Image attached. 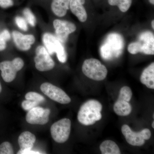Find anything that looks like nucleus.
Returning <instances> with one entry per match:
<instances>
[{"label":"nucleus","mask_w":154,"mask_h":154,"mask_svg":"<svg viewBox=\"0 0 154 154\" xmlns=\"http://www.w3.org/2000/svg\"><path fill=\"white\" fill-rule=\"evenodd\" d=\"M42 41L50 55L56 54L59 61L64 63L67 60V54L62 43L51 33H45L42 36Z\"/></svg>","instance_id":"obj_5"},{"label":"nucleus","mask_w":154,"mask_h":154,"mask_svg":"<svg viewBox=\"0 0 154 154\" xmlns=\"http://www.w3.org/2000/svg\"><path fill=\"white\" fill-rule=\"evenodd\" d=\"M152 27L153 29H154V20H153L152 22Z\"/></svg>","instance_id":"obj_32"},{"label":"nucleus","mask_w":154,"mask_h":154,"mask_svg":"<svg viewBox=\"0 0 154 154\" xmlns=\"http://www.w3.org/2000/svg\"><path fill=\"white\" fill-rule=\"evenodd\" d=\"M149 2L152 4V5H154V0H149Z\"/></svg>","instance_id":"obj_30"},{"label":"nucleus","mask_w":154,"mask_h":154,"mask_svg":"<svg viewBox=\"0 0 154 154\" xmlns=\"http://www.w3.org/2000/svg\"><path fill=\"white\" fill-rule=\"evenodd\" d=\"M23 13L26 21L31 26L34 27L36 24V17L31 10L28 8H26L23 11Z\"/></svg>","instance_id":"obj_24"},{"label":"nucleus","mask_w":154,"mask_h":154,"mask_svg":"<svg viewBox=\"0 0 154 154\" xmlns=\"http://www.w3.org/2000/svg\"><path fill=\"white\" fill-rule=\"evenodd\" d=\"M152 127L153 128H154V121L152 123Z\"/></svg>","instance_id":"obj_33"},{"label":"nucleus","mask_w":154,"mask_h":154,"mask_svg":"<svg viewBox=\"0 0 154 154\" xmlns=\"http://www.w3.org/2000/svg\"><path fill=\"white\" fill-rule=\"evenodd\" d=\"M140 82L149 89H154V63L146 68L140 76Z\"/></svg>","instance_id":"obj_17"},{"label":"nucleus","mask_w":154,"mask_h":154,"mask_svg":"<svg viewBox=\"0 0 154 154\" xmlns=\"http://www.w3.org/2000/svg\"><path fill=\"white\" fill-rule=\"evenodd\" d=\"M24 66V62L20 57L15 58L13 60H5L0 62L1 75L5 82H13L17 72L21 70Z\"/></svg>","instance_id":"obj_6"},{"label":"nucleus","mask_w":154,"mask_h":154,"mask_svg":"<svg viewBox=\"0 0 154 154\" xmlns=\"http://www.w3.org/2000/svg\"><path fill=\"white\" fill-rule=\"evenodd\" d=\"M17 154H41V153L38 152L34 151H32V149L29 150H25L21 151H19Z\"/></svg>","instance_id":"obj_29"},{"label":"nucleus","mask_w":154,"mask_h":154,"mask_svg":"<svg viewBox=\"0 0 154 154\" xmlns=\"http://www.w3.org/2000/svg\"><path fill=\"white\" fill-rule=\"evenodd\" d=\"M108 3L111 6H117L121 12L125 13L130 8L132 0H108Z\"/></svg>","instance_id":"obj_20"},{"label":"nucleus","mask_w":154,"mask_h":154,"mask_svg":"<svg viewBox=\"0 0 154 154\" xmlns=\"http://www.w3.org/2000/svg\"><path fill=\"white\" fill-rule=\"evenodd\" d=\"M15 22L18 27L24 31L28 30V25L26 20L22 17H17L15 18Z\"/></svg>","instance_id":"obj_26"},{"label":"nucleus","mask_w":154,"mask_h":154,"mask_svg":"<svg viewBox=\"0 0 154 154\" xmlns=\"http://www.w3.org/2000/svg\"><path fill=\"white\" fill-rule=\"evenodd\" d=\"M12 37L16 47L22 51L29 50L35 42V37L33 35H24L17 30L13 31Z\"/></svg>","instance_id":"obj_13"},{"label":"nucleus","mask_w":154,"mask_h":154,"mask_svg":"<svg viewBox=\"0 0 154 154\" xmlns=\"http://www.w3.org/2000/svg\"><path fill=\"white\" fill-rule=\"evenodd\" d=\"M11 38L10 32L5 29L0 32V51L5 50L7 48V42Z\"/></svg>","instance_id":"obj_21"},{"label":"nucleus","mask_w":154,"mask_h":154,"mask_svg":"<svg viewBox=\"0 0 154 154\" xmlns=\"http://www.w3.org/2000/svg\"><path fill=\"white\" fill-rule=\"evenodd\" d=\"M130 53L135 54L143 53L148 55L154 54V36L153 33L146 31L141 34L138 40L130 43L128 48Z\"/></svg>","instance_id":"obj_3"},{"label":"nucleus","mask_w":154,"mask_h":154,"mask_svg":"<svg viewBox=\"0 0 154 154\" xmlns=\"http://www.w3.org/2000/svg\"><path fill=\"white\" fill-rule=\"evenodd\" d=\"M102 104L96 100H90L85 102L80 107L78 114V119L85 125H92L102 118Z\"/></svg>","instance_id":"obj_1"},{"label":"nucleus","mask_w":154,"mask_h":154,"mask_svg":"<svg viewBox=\"0 0 154 154\" xmlns=\"http://www.w3.org/2000/svg\"><path fill=\"white\" fill-rule=\"evenodd\" d=\"M113 110L119 116H127L131 113L132 106L129 102L118 99L113 106Z\"/></svg>","instance_id":"obj_18"},{"label":"nucleus","mask_w":154,"mask_h":154,"mask_svg":"<svg viewBox=\"0 0 154 154\" xmlns=\"http://www.w3.org/2000/svg\"><path fill=\"white\" fill-rule=\"evenodd\" d=\"M14 154L13 146L10 142H4L0 144V154Z\"/></svg>","instance_id":"obj_25"},{"label":"nucleus","mask_w":154,"mask_h":154,"mask_svg":"<svg viewBox=\"0 0 154 154\" xmlns=\"http://www.w3.org/2000/svg\"><path fill=\"white\" fill-rule=\"evenodd\" d=\"M132 96V92L130 88L127 86H124L120 90L118 99L129 102Z\"/></svg>","instance_id":"obj_23"},{"label":"nucleus","mask_w":154,"mask_h":154,"mask_svg":"<svg viewBox=\"0 0 154 154\" xmlns=\"http://www.w3.org/2000/svg\"><path fill=\"white\" fill-rule=\"evenodd\" d=\"M82 70L85 75L95 81H102L107 74V70L105 66L100 61L94 58L86 60L83 63Z\"/></svg>","instance_id":"obj_4"},{"label":"nucleus","mask_w":154,"mask_h":154,"mask_svg":"<svg viewBox=\"0 0 154 154\" xmlns=\"http://www.w3.org/2000/svg\"><path fill=\"white\" fill-rule=\"evenodd\" d=\"M53 26L56 36L62 43L66 42L69 35L76 30V27L73 23L60 19L54 20Z\"/></svg>","instance_id":"obj_11"},{"label":"nucleus","mask_w":154,"mask_h":154,"mask_svg":"<svg viewBox=\"0 0 154 154\" xmlns=\"http://www.w3.org/2000/svg\"><path fill=\"white\" fill-rule=\"evenodd\" d=\"M122 132L124 136L128 143L133 146H140L145 143V134L144 130L138 132H134L130 127L124 125L122 127Z\"/></svg>","instance_id":"obj_12"},{"label":"nucleus","mask_w":154,"mask_h":154,"mask_svg":"<svg viewBox=\"0 0 154 154\" xmlns=\"http://www.w3.org/2000/svg\"><path fill=\"white\" fill-rule=\"evenodd\" d=\"M85 0H70L69 8L73 14L77 17L80 22H86L88 15L83 5Z\"/></svg>","instance_id":"obj_14"},{"label":"nucleus","mask_w":154,"mask_h":154,"mask_svg":"<svg viewBox=\"0 0 154 154\" xmlns=\"http://www.w3.org/2000/svg\"><path fill=\"white\" fill-rule=\"evenodd\" d=\"M26 100H30L38 103H42L45 101V98L41 94L34 92H29L26 94L25 96Z\"/></svg>","instance_id":"obj_22"},{"label":"nucleus","mask_w":154,"mask_h":154,"mask_svg":"<svg viewBox=\"0 0 154 154\" xmlns=\"http://www.w3.org/2000/svg\"><path fill=\"white\" fill-rule=\"evenodd\" d=\"M42 92L51 100L62 104H67L71 99L61 89L50 83H44L40 86Z\"/></svg>","instance_id":"obj_9"},{"label":"nucleus","mask_w":154,"mask_h":154,"mask_svg":"<svg viewBox=\"0 0 154 154\" xmlns=\"http://www.w3.org/2000/svg\"><path fill=\"white\" fill-rule=\"evenodd\" d=\"M36 140V137L32 133L28 131L22 132L18 138V143L20 149L19 151L32 149Z\"/></svg>","instance_id":"obj_15"},{"label":"nucleus","mask_w":154,"mask_h":154,"mask_svg":"<svg viewBox=\"0 0 154 154\" xmlns=\"http://www.w3.org/2000/svg\"><path fill=\"white\" fill-rule=\"evenodd\" d=\"M38 103L32 102L30 100H25L23 101L22 103V108L25 111H28L33 107L38 106Z\"/></svg>","instance_id":"obj_27"},{"label":"nucleus","mask_w":154,"mask_h":154,"mask_svg":"<svg viewBox=\"0 0 154 154\" xmlns=\"http://www.w3.org/2000/svg\"><path fill=\"white\" fill-rule=\"evenodd\" d=\"M51 110L48 108L36 106L29 110L26 116L28 123L32 125H43L49 121Z\"/></svg>","instance_id":"obj_10"},{"label":"nucleus","mask_w":154,"mask_h":154,"mask_svg":"<svg viewBox=\"0 0 154 154\" xmlns=\"http://www.w3.org/2000/svg\"><path fill=\"white\" fill-rule=\"evenodd\" d=\"M2 85H1V83L0 82V94H1L2 92Z\"/></svg>","instance_id":"obj_31"},{"label":"nucleus","mask_w":154,"mask_h":154,"mask_svg":"<svg viewBox=\"0 0 154 154\" xmlns=\"http://www.w3.org/2000/svg\"><path fill=\"white\" fill-rule=\"evenodd\" d=\"M124 46V39L121 35L118 33H110L100 48L101 56L105 60L118 57L121 55Z\"/></svg>","instance_id":"obj_2"},{"label":"nucleus","mask_w":154,"mask_h":154,"mask_svg":"<svg viewBox=\"0 0 154 154\" xmlns=\"http://www.w3.org/2000/svg\"><path fill=\"white\" fill-rule=\"evenodd\" d=\"M102 154H120V149L114 141L110 140L104 141L100 146Z\"/></svg>","instance_id":"obj_19"},{"label":"nucleus","mask_w":154,"mask_h":154,"mask_svg":"<svg viewBox=\"0 0 154 154\" xmlns=\"http://www.w3.org/2000/svg\"><path fill=\"white\" fill-rule=\"evenodd\" d=\"M35 53L34 61L36 69L40 72H46L54 68L55 63L44 46H37Z\"/></svg>","instance_id":"obj_8"},{"label":"nucleus","mask_w":154,"mask_h":154,"mask_svg":"<svg viewBox=\"0 0 154 154\" xmlns=\"http://www.w3.org/2000/svg\"><path fill=\"white\" fill-rule=\"evenodd\" d=\"M70 0H53L51 9L53 13L58 17L65 16L69 8Z\"/></svg>","instance_id":"obj_16"},{"label":"nucleus","mask_w":154,"mask_h":154,"mask_svg":"<svg viewBox=\"0 0 154 154\" xmlns=\"http://www.w3.org/2000/svg\"><path fill=\"white\" fill-rule=\"evenodd\" d=\"M14 5L13 0H0V7L2 8H8Z\"/></svg>","instance_id":"obj_28"},{"label":"nucleus","mask_w":154,"mask_h":154,"mask_svg":"<svg viewBox=\"0 0 154 154\" xmlns=\"http://www.w3.org/2000/svg\"><path fill=\"white\" fill-rule=\"evenodd\" d=\"M71 122L69 119L64 118L54 122L51 127V134L54 140L57 143L66 142L69 137Z\"/></svg>","instance_id":"obj_7"}]
</instances>
